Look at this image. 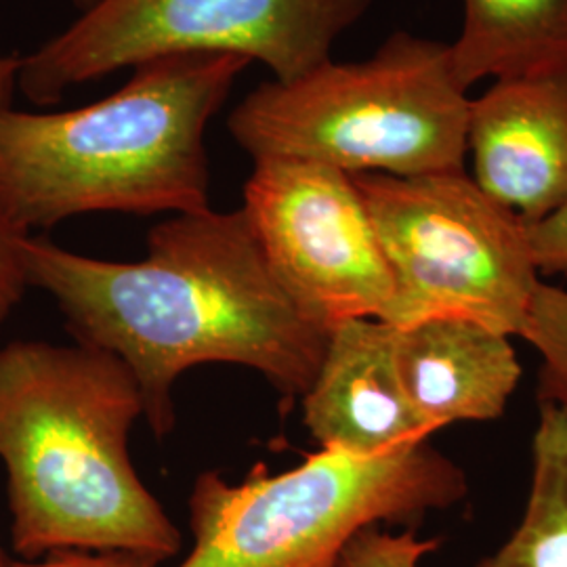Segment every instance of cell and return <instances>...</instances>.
I'll return each mask as SVG.
<instances>
[{
	"mask_svg": "<svg viewBox=\"0 0 567 567\" xmlns=\"http://www.w3.org/2000/svg\"><path fill=\"white\" fill-rule=\"evenodd\" d=\"M28 286L53 297L81 343L135 377L143 416L175 426L173 386L189 368L246 365L280 393L303 395L330 330L316 324L267 264L243 208L173 215L147 236L143 261L118 264L23 236Z\"/></svg>",
	"mask_w": 567,
	"mask_h": 567,
	"instance_id": "1",
	"label": "cell"
},
{
	"mask_svg": "<svg viewBox=\"0 0 567 567\" xmlns=\"http://www.w3.org/2000/svg\"><path fill=\"white\" fill-rule=\"evenodd\" d=\"M140 416V385L110 351L42 341L0 349V463L20 559L179 553L182 532L131 461Z\"/></svg>",
	"mask_w": 567,
	"mask_h": 567,
	"instance_id": "2",
	"label": "cell"
},
{
	"mask_svg": "<svg viewBox=\"0 0 567 567\" xmlns=\"http://www.w3.org/2000/svg\"><path fill=\"white\" fill-rule=\"evenodd\" d=\"M250 61L175 53L135 65L118 91L74 110L0 114V210L32 236L89 213L210 208L204 135Z\"/></svg>",
	"mask_w": 567,
	"mask_h": 567,
	"instance_id": "3",
	"label": "cell"
},
{
	"mask_svg": "<svg viewBox=\"0 0 567 567\" xmlns=\"http://www.w3.org/2000/svg\"><path fill=\"white\" fill-rule=\"evenodd\" d=\"M466 91L450 44L395 32L368 60H330L295 81L265 82L227 126L252 161L421 177L465 171Z\"/></svg>",
	"mask_w": 567,
	"mask_h": 567,
	"instance_id": "4",
	"label": "cell"
},
{
	"mask_svg": "<svg viewBox=\"0 0 567 567\" xmlns=\"http://www.w3.org/2000/svg\"><path fill=\"white\" fill-rule=\"evenodd\" d=\"M466 492L465 471L426 444L383 456L322 447L278 475L257 465L243 484L208 471L189 496L194 548L179 567H339L360 532L414 524Z\"/></svg>",
	"mask_w": 567,
	"mask_h": 567,
	"instance_id": "5",
	"label": "cell"
},
{
	"mask_svg": "<svg viewBox=\"0 0 567 567\" xmlns=\"http://www.w3.org/2000/svg\"><path fill=\"white\" fill-rule=\"evenodd\" d=\"M351 177L395 282L391 326L461 318L524 334L540 274L517 215L465 171Z\"/></svg>",
	"mask_w": 567,
	"mask_h": 567,
	"instance_id": "6",
	"label": "cell"
},
{
	"mask_svg": "<svg viewBox=\"0 0 567 567\" xmlns=\"http://www.w3.org/2000/svg\"><path fill=\"white\" fill-rule=\"evenodd\" d=\"M372 0H97L20 58L18 91L49 105L89 82L175 53H231L288 82L332 60Z\"/></svg>",
	"mask_w": 567,
	"mask_h": 567,
	"instance_id": "7",
	"label": "cell"
},
{
	"mask_svg": "<svg viewBox=\"0 0 567 567\" xmlns=\"http://www.w3.org/2000/svg\"><path fill=\"white\" fill-rule=\"evenodd\" d=\"M243 210L288 295L326 330L393 322L395 282L353 177L328 164L259 158Z\"/></svg>",
	"mask_w": 567,
	"mask_h": 567,
	"instance_id": "8",
	"label": "cell"
},
{
	"mask_svg": "<svg viewBox=\"0 0 567 567\" xmlns=\"http://www.w3.org/2000/svg\"><path fill=\"white\" fill-rule=\"evenodd\" d=\"M473 182L524 224L567 203V68L494 81L471 100Z\"/></svg>",
	"mask_w": 567,
	"mask_h": 567,
	"instance_id": "9",
	"label": "cell"
},
{
	"mask_svg": "<svg viewBox=\"0 0 567 567\" xmlns=\"http://www.w3.org/2000/svg\"><path fill=\"white\" fill-rule=\"evenodd\" d=\"M398 328L347 320L328 334L324 358L303 393V421L322 447L383 456L431 435L405 395L395 353Z\"/></svg>",
	"mask_w": 567,
	"mask_h": 567,
	"instance_id": "10",
	"label": "cell"
},
{
	"mask_svg": "<svg viewBox=\"0 0 567 567\" xmlns=\"http://www.w3.org/2000/svg\"><path fill=\"white\" fill-rule=\"evenodd\" d=\"M395 353L405 395L429 433L498 419L522 379L508 337L461 318L398 328Z\"/></svg>",
	"mask_w": 567,
	"mask_h": 567,
	"instance_id": "11",
	"label": "cell"
},
{
	"mask_svg": "<svg viewBox=\"0 0 567 567\" xmlns=\"http://www.w3.org/2000/svg\"><path fill=\"white\" fill-rule=\"evenodd\" d=\"M450 44L458 81H503L567 68V0H463Z\"/></svg>",
	"mask_w": 567,
	"mask_h": 567,
	"instance_id": "12",
	"label": "cell"
},
{
	"mask_svg": "<svg viewBox=\"0 0 567 567\" xmlns=\"http://www.w3.org/2000/svg\"><path fill=\"white\" fill-rule=\"evenodd\" d=\"M526 513L477 567H567V405L543 398Z\"/></svg>",
	"mask_w": 567,
	"mask_h": 567,
	"instance_id": "13",
	"label": "cell"
},
{
	"mask_svg": "<svg viewBox=\"0 0 567 567\" xmlns=\"http://www.w3.org/2000/svg\"><path fill=\"white\" fill-rule=\"evenodd\" d=\"M437 547V538H419L412 527L398 534L368 527L344 548L339 567H421Z\"/></svg>",
	"mask_w": 567,
	"mask_h": 567,
	"instance_id": "14",
	"label": "cell"
},
{
	"mask_svg": "<svg viewBox=\"0 0 567 567\" xmlns=\"http://www.w3.org/2000/svg\"><path fill=\"white\" fill-rule=\"evenodd\" d=\"M20 55L0 49V114L13 107V95L18 91ZM7 217L0 210V322L18 307L28 288L20 259V240Z\"/></svg>",
	"mask_w": 567,
	"mask_h": 567,
	"instance_id": "15",
	"label": "cell"
},
{
	"mask_svg": "<svg viewBox=\"0 0 567 567\" xmlns=\"http://www.w3.org/2000/svg\"><path fill=\"white\" fill-rule=\"evenodd\" d=\"M522 339L543 353L547 370L567 377V290L538 284Z\"/></svg>",
	"mask_w": 567,
	"mask_h": 567,
	"instance_id": "16",
	"label": "cell"
},
{
	"mask_svg": "<svg viewBox=\"0 0 567 567\" xmlns=\"http://www.w3.org/2000/svg\"><path fill=\"white\" fill-rule=\"evenodd\" d=\"M529 252L538 274L567 278V203L536 224H526Z\"/></svg>",
	"mask_w": 567,
	"mask_h": 567,
	"instance_id": "17",
	"label": "cell"
},
{
	"mask_svg": "<svg viewBox=\"0 0 567 567\" xmlns=\"http://www.w3.org/2000/svg\"><path fill=\"white\" fill-rule=\"evenodd\" d=\"M161 561L147 555L124 550H60L41 559H11V567H158Z\"/></svg>",
	"mask_w": 567,
	"mask_h": 567,
	"instance_id": "18",
	"label": "cell"
},
{
	"mask_svg": "<svg viewBox=\"0 0 567 567\" xmlns=\"http://www.w3.org/2000/svg\"><path fill=\"white\" fill-rule=\"evenodd\" d=\"M540 398H548V400H557L561 404L567 405V377L555 374L550 370H543V391Z\"/></svg>",
	"mask_w": 567,
	"mask_h": 567,
	"instance_id": "19",
	"label": "cell"
},
{
	"mask_svg": "<svg viewBox=\"0 0 567 567\" xmlns=\"http://www.w3.org/2000/svg\"><path fill=\"white\" fill-rule=\"evenodd\" d=\"M72 2H74V4H76V7H79V9H81V13H82V11H86V9H89V7H93V4H95V2H97V0H72Z\"/></svg>",
	"mask_w": 567,
	"mask_h": 567,
	"instance_id": "20",
	"label": "cell"
},
{
	"mask_svg": "<svg viewBox=\"0 0 567 567\" xmlns=\"http://www.w3.org/2000/svg\"><path fill=\"white\" fill-rule=\"evenodd\" d=\"M0 567H11V557L0 550Z\"/></svg>",
	"mask_w": 567,
	"mask_h": 567,
	"instance_id": "21",
	"label": "cell"
}]
</instances>
